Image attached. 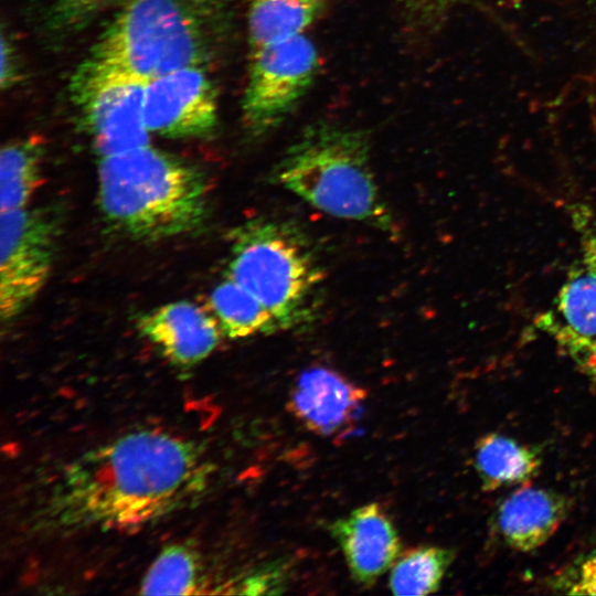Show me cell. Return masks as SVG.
I'll return each instance as SVG.
<instances>
[{
    "label": "cell",
    "instance_id": "cell-1",
    "mask_svg": "<svg viewBox=\"0 0 596 596\" xmlns=\"http://www.w3.org/2000/svg\"><path fill=\"white\" fill-rule=\"evenodd\" d=\"M212 471L192 440L130 432L65 465L34 518L42 529L61 532L140 528L200 498Z\"/></svg>",
    "mask_w": 596,
    "mask_h": 596
},
{
    "label": "cell",
    "instance_id": "cell-2",
    "mask_svg": "<svg viewBox=\"0 0 596 596\" xmlns=\"http://www.w3.org/2000/svg\"><path fill=\"white\" fill-rule=\"evenodd\" d=\"M97 202L115 230L150 242L199 231L210 210L204 174L150 145L99 157Z\"/></svg>",
    "mask_w": 596,
    "mask_h": 596
},
{
    "label": "cell",
    "instance_id": "cell-3",
    "mask_svg": "<svg viewBox=\"0 0 596 596\" xmlns=\"http://www.w3.org/2000/svg\"><path fill=\"white\" fill-rule=\"evenodd\" d=\"M274 180L334 217L398 235L371 168L369 139L360 130L333 124L309 127L277 163Z\"/></svg>",
    "mask_w": 596,
    "mask_h": 596
},
{
    "label": "cell",
    "instance_id": "cell-4",
    "mask_svg": "<svg viewBox=\"0 0 596 596\" xmlns=\"http://www.w3.org/2000/svg\"><path fill=\"white\" fill-rule=\"evenodd\" d=\"M227 277L272 313L279 330L310 322L318 313L324 270L296 225L254 219L233 228Z\"/></svg>",
    "mask_w": 596,
    "mask_h": 596
},
{
    "label": "cell",
    "instance_id": "cell-5",
    "mask_svg": "<svg viewBox=\"0 0 596 596\" xmlns=\"http://www.w3.org/2000/svg\"><path fill=\"white\" fill-rule=\"evenodd\" d=\"M207 4L205 0H128L92 57L146 81L204 66L214 31Z\"/></svg>",
    "mask_w": 596,
    "mask_h": 596
},
{
    "label": "cell",
    "instance_id": "cell-6",
    "mask_svg": "<svg viewBox=\"0 0 596 596\" xmlns=\"http://www.w3.org/2000/svg\"><path fill=\"white\" fill-rule=\"evenodd\" d=\"M573 216L577 254L535 324L578 372L596 383V217L585 207Z\"/></svg>",
    "mask_w": 596,
    "mask_h": 596
},
{
    "label": "cell",
    "instance_id": "cell-7",
    "mask_svg": "<svg viewBox=\"0 0 596 596\" xmlns=\"http://www.w3.org/2000/svg\"><path fill=\"white\" fill-rule=\"evenodd\" d=\"M147 81L115 65L91 57L73 81L88 135L99 157L149 145L143 117Z\"/></svg>",
    "mask_w": 596,
    "mask_h": 596
},
{
    "label": "cell",
    "instance_id": "cell-8",
    "mask_svg": "<svg viewBox=\"0 0 596 596\" xmlns=\"http://www.w3.org/2000/svg\"><path fill=\"white\" fill-rule=\"evenodd\" d=\"M319 53L304 34L252 50L243 116L256 136L279 126L312 85Z\"/></svg>",
    "mask_w": 596,
    "mask_h": 596
},
{
    "label": "cell",
    "instance_id": "cell-9",
    "mask_svg": "<svg viewBox=\"0 0 596 596\" xmlns=\"http://www.w3.org/2000/svg\"><path fill=\"white\" fill-rule=\"evenodd\" d=\"M0 316H20L49 279L58 236L56 217L44 209L1 212Z\"/></svg>",
    "mask_w": 596,
    "mask_h": 596
},
{
    "label": "cell",
    "instance_id": "cell-10",
    "mask_svg": "<svg viewBox=\"0 0 596 596\" xmlns=\"http://www.w3.org/2000/svg\"><path fill=\"white\" fill-rule=\"evenodd\" d=\"M143 117L150 134L168 138L203 137L217 120L214 86L202 65L147 81Z\"/></svg>",
    "mask_w": 596,
    "mask_h": 596
},
{
    "label": "cell",
    "instance_id": "cell-11",
    "mask_svg": "<svg viewBox=\"0 0 596 596\" xmlns=\"http://www.w3.org/2000/svg\"><path fill=\"white\" fill-rule=\"evenodd\" d=\"M366 395L362 386L338 371L310 366L292 383L287 409L309 432L333 437L353 425Z\"/></svg>",
    "mask_w": 596,
    "mask_h": 596
},
{
    "label": "cell",
    "instance_id": "cell-12",
    "mask_svg": "<svg viewBox=\"0 0 596 596\" xmlns=\"http://www.w3.org/2000/svg\"><path fill=\"white\" fill-rule=\"evenodd\" d=\"M353 581L373 586L402 553L398 532L381 504L358 507L329 525Z\"/></svg>",
    "mask_w": 596,
    "mask_h": 596
},
{
    "label": "cell",
    "instance_id": "cell-13",
    "mask_svg": "<svg viewBox=\"0 0 596 596\" xmlns=\"http://www.w3.org/2000/svg\"><path fill=\"white\" fill-rule=\"evenodd\" d=\"M136 327L164 359L179 368H191L206 359L223 334L213 315L187 300L139 315Z\"/></svg>",
    "mask_w": 596,
    "mask_h": 596
},
{
    "label": "cell",
    "instance_id": "cell-14",
    "mask_svg": "<svg viewBox=\"0 0 596 596\" xmlns=\"http://www.w3.org/2000/svg\"><path fill=\"white\" fill-rule=\"evenodd\" d=\"M571 504L562 493L520 486L497 507L494 529L505 546L532 552L544 545L565 521Z\"/></svg>",
    "mask_w": 596,
    "mask_h": 596
},
{
    "label": "cell",
    "instance_id": "cell-15",
    "mask_svg": "<svg viewBox=\"0 0 596 596\" xmlns=\"http://www.w3.org/2000/svg\"><path fill=\"white\" fill-rule=\"evenodd\" d=\"M541 466L538 448L503 434H486L475 445L473 467L483 491L528 485Z\"/></svg>",
    "mask_w": 596,
    "mask_h": 596
},
{
    "label": "cell",
    "instance_id": "cell-16",
    "mask_svg": "<svg viewBox=\"0 0 596 596\" xmlns=\"http://www.w3.org/2000/svg\"><path fill=\"white\" fill-rule=\"evenodd\" d=\"M326 0H251L248 35L252 50L304 34Z\"/></svg>",
    "mask_w": 596,
    "mask_h": 596
},
{
    "label": "cell",
    "instance_id": "cell-17",
    "mask_svg": "<svg viewBox=\"0 0 596 596\" xmlns=\"http://www.w3.org/2000/svg\"><path fill=\"white\" fill-rule=\"evenodd\" d=\"M209 307L222 333L230 339L279 330L276 320L262 302L230 277L213 288L209 296Z\"/></svg>",
    "mask_w": 596,
    "mask_h": 596
},
{
    "label": "cell",
    "instance_id": "cell-18",
    "mask_svg": "<svg viewBox=\"0 0 596 596\" xmlns=\"http://www.w3.org/2000/svg\"><path fill=\"white\" fill-rule=\"evenodd\" d=\"M43 148L35 139H19L0 152L1 212L26 207L42 182Z\"/></svg>",
    "mask_w": 596,
    "mask_h": 596
},
{
    "label": "cell",
    "instance_id": "cell-19",
    "mask_svg": "<svg viewBox=\"0 0 596 596\" xmlns=\"http://www.w3.org/2000/svg\"><path fill=\"white\" fill-rule=\"evenodd\" d=\"M455 560V551L438 545L407 550L391 567L389 586L394 595H428L437 592Z\"/></svg>",
    "mask_w": 596,
    "mask_h": 596
},
{
    "label": "cell",
    "instance_id": "cell-20",
    "mask_svg": "<svg viewBox=\"0 0 596 596\" xmlns=\"http://www.w3.org/2000/svg\"><path fill=\"white\" fill-rule=\"evenodd\" d=\"M141 594L191 595L203 593V566L199 554L184 544L166 546L141 582Z\"/></svg>",
    "mask_w": 596,
    "mask_h": 596
},
{
    "label": "cell",
    "instance_id": "cell-21",
    "mask_svg": "<svg viewBox=\"0 0 596 596\" xmlns=\"http://www.w3.org/2000/svg\"><path fill=\"white\" fill-rule=\"evenodd\" d=\"M550 588L557 594L596 595V547L558 571Z\"/></svg>",
    "mask_w": 596,
    "mask_h": 596
},
{
    "label": "cell",
    "instance_id": "cell-22",
    "mask_svg": "<svg viewBox=\"0 0 596 596\" xmlns=\"http://www.w3.org/2000/svg\"><path fill=\"white\" fill-rule=\"evenodd\" d=\"M405 9L413 11L418 14L430 15L438 13L450 4L455 3L457 0H396Z\"/></svg>",
    "mask_w": 596,
    "mask_h": 596
}]
</instances>
